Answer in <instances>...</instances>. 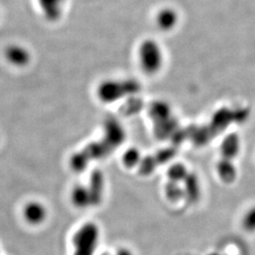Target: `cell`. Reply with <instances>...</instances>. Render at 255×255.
<instances>
[{
    "label": "cell",
    "instance_id": "cell-9",
    "mask_svg": "<svg viewBox=\"0 0 255 255\" xmlns=\"http://www.w3.org/2000/svg\"><path fill=\"white\" fill-rule=\"evenodd\" d=\"M23 216L28 224L40 225L46 220L47 211L44 204L38 201H30L25 205Z\"/></svg>",
    "mask_w": 255,
    "mask_h": 255
},
{
    "label": "cell",
    "instance_id": "cell-18",
    "mask_svg": "<svg viewBox=\"0 0 255 255\" xmlns=\"http://www.w3.org/2000/svg\"><path fill=\"white\" fill-rule=\"evenodd\" d=\"M150 116L155 120H165L169 115L168 107L161 102L154 103L149 110Z\"/></svg>",
    "mask_w": 255,
    "mask_h": 255
},
{
    "label": "cell",
    "instance_id": "cell-16",
    "mask_svg": "<svg viewBox=\"0 0 255 255\" xmlns=\"http://www.w3.org/2000/svg\"><path fill=\"white\" fill-rule=\"evenodd\" d=\"M188 173H189V171L184 164L177 163V164H174L169 166V168L167 169L166 175H167L168 181L181 183L184 181V179L186 178Z\"/></svg>",
    "mask_w": 255,
    "mask_h": 255
},
{
    "label": "cell",
    "instance_id": "cell-12",
    "mask_svg": "<svg viewBox=\"0 0 255 255\" xmlns=\"http://www.w3.org/2000/svg\"><path fill=\"white\" fill-rule=\"evenodd\" d=\"M70 199L72 204L78 209H86L92 207L91 197L87 185L78 184L74 186Z\"/></svg>",
    "mask_w": 255,
    "mask_h": 255
},
{
    "label": "cell",
    "instance_id": "cell-7",
    "mask_svg": "<svg viewBox=\"0 0 255 255\" xmlns=\"http://www.w3.org/2000/svg\"><path fill=\"white\" fill-rule=\"evenodd\" d=\"M180 15L178 11L170 7H164L155 14V24L161 31L169 32L178 26Z\"/></svg>",
    "mask_w": 255,
    "mask_h": 255
},
{
    "label": "cell",
    "instance_id": "cell-17",
    "mask_svg": "<svg viewBox=\"0 0 255 255\" xmlns=\"http://www.w3.org/2000/svg\"><path fill=\"white\" fill-rule=\"evenodd\" d=\"M164 194L166 199L171 202H178L184 198L183 187H181L178 182L168 181L164 187Z\"/></svg>",
    "mask_w": 255,
    "mask_h": 255
},
{
    "label": "cell",
    "instance_id": "cell-1",
    "mask_svg": "<svg viewBox=\"0 0 255 255\" xmlns=\"http://www.w3.org/2000/svg\"><path fill=\"white\" fill-rule=\"evenodd\" d=\"M141 90L140 83L135 80H105L98 85L97 97L102 103L111 104Z\"/></svg>",
    "mask_w": 255,
    "mask_h": 255
},
{
    "label": "cell",
    "instance_id": "cell-6",
    "mask_svg": "<svg viewBox=\"0 0 255 255\" xmlns=\"http://www.w3.org/2000/svg\"><path fill=\"white\" fill-rule=\"evenodd\" d=\"M103 139L116 149L124 143L126 139V133L124 128L120 124L119 120L113 118L105 120Z\"/></svg>",
    "mask_w": 255,
    "mask_h": 255
},
{
    "label": "cell",
    "instance_id": "cell-4",
    "mask_svg": "<svg viewBox=\"0 0 255 255\" xmlns=\"http://www.w3.org/2000/svg\"><path fill=\"white\" fill-rule=\"evenodd\" d=\"M175 155L174 149H164L157 152L155 155H150L142 158L138 165V172L141 176H149L154 172L155 169L161 164L167 163Z\"/></svg>",
    "mask_w": 255,
    "mask_h": 255
},
{
    "label": "cell",
    "instance_id": "cell-21",
    "mask_svg": "<svg viewBox=\"0 0 255 255\" xmlns=\"http://www.w3.org/2000/svg\"><path fill=\"white\" fill-rule=\"evenodd\" d=\"M107 255V254H104V255Z\"/></svg>",
    "mask_w": 255,
    "mask_h": 255
},
{
    "label": "cell",
    "instance_id": "cell-8",
    "mask_svg": "<svg viewBox=\"0 0 255 255\" xmlns=\"http://www.w3.org/2000/svg\"><path fill=\"white\" fill-rule=\"evenodd\" d=\"M87 187L91 197L92 207H98L103 201L105 190V179L100 169L92 172Z\"/></svg>",
    "mask_w": 255,
    "mask_h": 255
},
{
    "label": "cell",
    "instance_id": "cell-5",
    "mask_svg": "<svg viewBox=\"0 0 255 255\" xmlns=\"http://www.w3.org/2000/svg\"><path fill=\"white\" fill-rule=\"evenodd\" d=\"M5 60L15 67H25L31 61V54L26 46L19 44H11L4 50Z\"/></svg>",
    "mask_w": 255,
    "mask_h": 255
},
{
    "label": "cell",
    "instance_id": "cell-22",
    "mask_svg": "<svg viewBox=\"0 0 255 255\" xmlns=\"http://www.w3.org/2000/svg\"></svg>",
    "mask_w": 255,
    "mask_h": 255
},
{
    "label": "cell",
    "instance_id": "cell-10",
    "mask_svg": "<svg viewBox=\"0 0 255 255\" xmlns=\"http://www.w3.org/2000/svg\"><path fill=\"white\" fill-rule=\"evenodd\" d=\"M43 16L48 22H57L63 15L64 0H37Z\"/></svg>",
    "mask_w": 255,
    "mask_h": 255
},
{
    "label": "cell",
    "instance_id": "cell-20",
    "mask_svg": "<svg viewBox=\"0 0 255 255\" xmlns=\"http://www.w3.org/2000/svg\"><path fill=\"white\" fill-rule=\"evenodd\" d=\"M133 255L132 253L128 250V249H119V251L117 252V255Z\"/></svg>",
    "mask_w": 255,
    "mask_h": 255
},
{
    "label": "cell",
    "instance_id": "cell-14",
    "mask_svg": "<svg viewBox=\"0 0 255 255\" xmlns=\"http://www.w3.org/2000/svg\"><path fill=\"white\" fill-rule=\"evenodd\" d=\"M239 152V141L237 136L232 135L225 139L221 145V158L234 161Z\"/></svg>",
    "mask_w": 255,
    "mask_h": 255
},
{
    "label": "cell",
    "instance_id": "cell-19",
    "mask_svg": "<svg viewBox=\"0 0 255 255\" xmlns=\"http://www.w3.org/2000/svg\"><path fill=\"white\" fill-rule=\"evenodd\" d=\"M242 227L249 233L255 232V206L247 211L242 219Z\"/></svg>",
    "mask_w": 255,
    "mask_h": 255
},
{
    "label": "cell",
    "instance_id": "cell-11",
    "mask_svg": "<svg viewBox=\"0 0 255 255\" xmlns=\"http://www.w3.org/2000/svg\"><path fill=\"white\" fill-rule=\"evenodd\" d=\"M182 183L184 198H186L189 202L196 203L201 198V186L197 175L189 172Z\"/></svg>",
    "mask_w": 255,
    "mask_h": 255
},
{
    "label": "cell",
    "instance_id": "cell-15",
    "mask_svg": "<svg viewBox=\"0 0 255 255\" xmlns=\"http://www.w3.org/2000/svg\"><path fill=\"white\" fill-rule=\"evenodd\" d=\"M141 152L138 150L136 147H128L127 150L122 155V163L124 164L125 167L128 169L138 167L142 160Z\"/></svg>",
    "mask_w": 255,
    "mask_h": 255
},
{
    "label": "cell",
    "instance_id": "cell-2",
    "mask_svg": "<svg viewBox=\"0 0 255 255\" xmlns=\"http://www.w3.org/2000/svg\"><path fill=\"white\" fill-rule=\"evenodd\" d=\"M137 58L141 70L147 76L157 75L164 67V50L154 39L147 38L140 43Z\"/></svg>",
    "mask_w": 255,
    "mask_h": 255
},
{
    "label": "cell",
    "instance_id": "cell-3",
    "mask_svg": "<svg viewBox=\"0 0 255 255\" xmlns=\"http://www.w3.org/2000/svg\"><path fill=\"white\" fill-rule=\"evenodd\" d=\"M101 237L98 224L88 221L83 223L72 237V255H95Z\"/></svg>",
    "mask_w": 255,
    "mask_h": 255
},
{
    "label": "cell",
    "instance_id": "cell-13",
    "mask_svg": "<svg viewBox=\"0 0 255 255\" xmlns=\"http://www.w3.org/2000/svg\"><path fill=\"white\" fill-rule=\"evenodd\" d=\"M217 171L219 179L227 184H231L236 181L237 171L233 161L221 158L217 164Z\"/></svg>",
    "mask_w": 255,
    "mask_h": 255
}]
</instances>
